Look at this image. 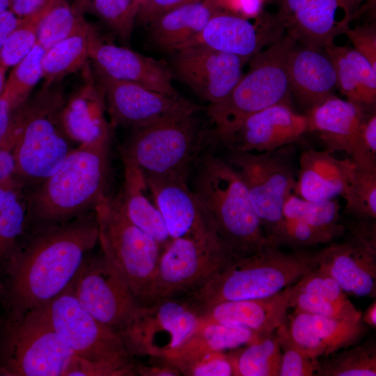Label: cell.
<instances>
[{
	"mask_svg": "<svg viewBox=\"0 0 376 376\" xmlns=\"http://www.w3.org/2000/svg\"><path fill=\"white\" fill-rule=\"evenodd\" d=\"M98 242L95 211L36 227L9 260L0 282L5 316L15 319L61 293Z\"/></svg>",
	"mask_w": 376,
	"mask_h": 376,
	"instance_id": "cell-1",
	"label": "cell"
},
{
	"mask_svg": "<svg viewBox=\"0 0 376 376\" xmlns=\"http://www.w3.org/2000/svg\"><path fill=\"white\" fill-rule=\"evenodd\" d=\"M109 141L110 137L77 146L54 173L29 191V230L94 210L106 195Z\"/></svg>",
	"mask_w": 376,
	"mask_h": 376,
	"instance_id": "cell-2",
	"label": "cell"
},
{
	"mask_svg": "<svg viewBox=\"0 0 376 376\" xmlns=\"http://www.w3.org/2000/svg\"><path fill=\"white\" fill-rule=\"evenodd\" d=\"M318 265V251L285 252L266 244L249 256L232 260L184 297L197 313L223 301L264 298L295 284Z\"/></svg>",
	"mask_w": 376,
	"mask_h": 376,
	"instance_id": "cell-3",
	"label": "cell"
},
{
	"mask_svg": "<svg viewBox=\"0 0 376 376\" xmlns=\"http://www.w3.org/2000/svg\"><path fill=\"white\" fill-rule=\"evenodd\" d=\"M193 191L235 260L268 244L247 189L229 163L207 153L199 164Z\"/></svg>",
	"mask_w": 376,
	"mask_h": 376,
	"instance_id": "cell-4",
	"label": "cell"
},
{
	"mask_svg": "<svg viewBox=\"0 0 376 376\" xmlns=\"http://www.w3.org/2000/svg\"><path fill=\"white\" fill-rule=\"evenodd\" d=\"M65 102L53 85L43 86L15 114L18 136L14 175L31 190L54 173L75 148L61 123Z\"/></svg>",
	"mask_w": 376,
	"mask_h": 376,
	"instance_id": "cell-5",
	"label": "cell"
},
{
	"mask_svg": "<svg viewBox=\"0 0 376 376\" xmlns=\"http://www.w3.org/2000/svg\"><path fill=\"white\" fill-rule=\"evenodd\" d=\"M297 40L289 33L253 56L242 75L223 101L209 104L207 116L212 137L224 135L249 116L271 106L288 104L290 93L287 64Z\"/></svg>",
	"mask_w": 376,
	"mask_h": 376,
	"instance_id": "cell-6",
	"label": "cell"
},
{
	"mask_svg": "<svg viewBox=\"0 0 376 376\" xmlns=\"http://www.w3.org/2000/svg\"><path fill=\"white\" fill-rule=\"evenodd\" d=\"M195 113L169 115L132 128L120 149L121 157L134 164L146 177L188 175L204 139Z\"/></svg>",
	"mask_w": 376,
	"mask_h": 376,
	"instance_id": "cell-7",
	"label": "cell"
},
{
	"mask_svg": "<svg viewBox=\"0 0 376 376\" xmlns=\"http://www.w3.org/2000/svg\"><path fill=\"white\" fill-rule=\"evenodd\" d=\"M94 211L101 252L145 304L163 248L127 219L117 196L104 195Z\"/></svg>",
	"mask_w": 376,
	"mask_h": 376,
	"instance_id": "cell-8",
	"label": "cell"
},
{
	"mask_svg": "<svg viewBox=\"0 0 376 376\" xmlns=\"http://www.w3.org/2000/svg\"><path fill=\"white\" fill-rule=\"evenodd\" d=\"M290 145L256 152L230 151L229 164L244 182L268 244H283V207L293 194L296 177Z\"/></svg>",
	"mask_w": 376,
	"mask_h": 376,
	"instance_id": "cell-9",
	"label": "cell"
},
{
	"mask_svg": "<svg viewBox=\"0 0 376 376\" xmlns=\"http://www.w3.org/2000/svg\"><path fill=\"white\" fill-rule=\"evenodd\" d=\"M73 355L36 310L0 320V375H64Z\"/></svg>",
	"mask_w": 376,
	"mask_h": 376,
	"instance_id": "cell-10",
	"label": "cell"
},
{
	"mask_svg": "<svg viewBox=\"0 0 376 376\" xmlns=\"http://www.w3.org/2000/svg\"><path fill=\"white\" fill-rule=\"evenodd\" d=\"M233 260L217 235L172 239L162 252L143 305L190 295Z\"/></svg>",
	"mask_w": 376,
	"mask_h": 376,
	"instance_id": "cell-11",
	"label": "cell"
},
{
	"mask_svg": "<svg viewBox=\"0 0 376 376\" xmlns=\"http://www.w3.org/2000/svg\"><path fill=\"white\" fill-rule=\"evenodd\" d=\"M72 350L75 355L115 366L136 375L132 356L117 331L87 312L76 298L71 283L58 296L34 309Z\"/></svg>",
	"mask_w": 376,
	"mask_h": 376,
	"instance_id": "cell-12",
	"label": "cell"
},
{
	"mask_svg": "<svg viewBox=\"0 0 376 376\" xmlns=\"http://www.w3.org/2000/svg\"><path fill=\"white\" fill-rule=\"evenodd\" d=\"M198 313L185 297L139 305L116 331L132 356L164 357L196 329Z\"/></svg>",
	"mask_w": 376,
	"mask_h": 376,
	"instance_id": "cell-13",
	"label": "cell"
},
{
	"mask_svg": "<svg viewBox=\"0 0 376 376\" xmlns=\"http://www.w3.org/2000/svg\"><path fill=\"white\" fill-rule=\"evenodd\" d=\"M71 286L87 312L116 330L140 305L125 281L102 252L85 258Z\"/></svg>",
	"mask_w": 376,
	"mask_h": 376,
	"instance_id": "cell-14",
	"label": "cell"
},
{
	"mask_svg": "<svg viewBox=\"0 0 376 376\" xmlns=\"http://www.w3.org/2000/svg\"><path fill=\"white\" fill-rule=\"evenodd\" d=\"M96 76L112 127L135 128L169 115L201 109L183 97H172L137 83L116 79L97 70Z\"/></svg>",
	"mask_w": 376,
	"mask_h": 376,
	"instance_id": "cell-15",
	"label": "cell"
},
{
	"mask_svg": "<svg viewBox=\"0 0 376 376\" xmlns=\"http://www.w3.org/2000/svg\"><path fill=\"white\" fill-rule=\"evenodd\" d=\"M171 71L197 95L209 102L225 100L242 76V58L202 45L174 52Z\"/></svg>",
	"mask_w": 376,
	"mask_h": 376,
	"instance_id": "cell-16",
	"label": "cell"
},
{
	"mask_svg": "<svg viewBox=\"0 0 376 376\" xmlns=\"http://www.w3.org/2000/svg\"><path fill=\"white\" fill-rule=\"evenodd\" d=\"M366 111L332 95L308 111V132H314L329 153L345 152L356 166L376 171V161L367 154L362 140Z\"/></svg>",
	"mask_w": 376,
	"mask_h": 376,
	"instance_id": "cell-17",
	"label": "cell"
},
{
	"mask_svg": "<svg viewBox=\"0 0 376 376\" xmlns=\"http://www.w3.org/2000/svg\"><path fill=\"white\" fill-rule=\"evenodd\" d=\"M307 132L306 115L280 103L249 116L228 133L213 139L230 151L261 152L288 146Z\"/></svg>",
	"mask_w": 376,
	"mask_h": 376,
	"instance_id": "cell-18",
	"label": "cell"
},
{
	"mask_svg": "<svg viewBox=\"0 0 376 376\" xmlns=\"http://www.w3.org/2000/svg\"><path fill=\"white\" fill-rule=\"evenodd\" d=\"M187 177H146L170 237L201 239L217 235L210 217L189 187Z\"/></svg>",
	"mask_w": 376,
	"mask_h": 376,
	"instance_id": "cell-19",
	"label": "cell"
},
{
	"mask_svg": "<svg viewBox=\"0 0 376 376\" xmlns=\"http://www.w3.org/2000/svg\"><path fill=\"white\" fill-rule=\"evenodd\" d=\"M88 58L95 70L109 77L137 83L172 97H182L172 84L173 72L166 63L106 42L93 26L88 33Z\"/></svg>",
	"mask_w": 376,
	"mask_h": 376,
	"instance_id": "cell-20",
	"label": "cell"
},
{
	"mask_svg": "<svg viewBox=\"0 0 376 376\" xmlns=\"http://www.w3.org/2000/svg\"><path fill=\"white\" fill-rule=\"evenodd\" d=\"M318 267L341 287L347 295L376 296V244L352 235L318 251Z\"/></svg>",
	"mask_w": 376,
	"mask_h": 376,
	"instance_id": "cell-21",
	"label": "cell"
},
{
	"mask_svg": "<svg viewBox=\"0 0 376 376\" xmlns=\"http://www.w3.org/2000/svg\"><path fill=\"white\" fill-rule=\"evenodd\" d=\"M340 12L352 19L343 0H285L277 19L298 42L324 49L349 28Z\"/></svg>",
	"mask_w": 376,
	"mask_h": 376,
	"instance_id": "cell-22",
	"label": "cell"
},
{
	"mask_svg": "<svg viewBox=\"0 0 376 376\" xmlns=\"http://www.w3.org/2000/svg\"><path fill=\"white\" fill-rule=\"evenodd\" d=\"M295 283L269 297L223 301L205 308L198 313L196 327L216 323L246 328L261 335L274 332L286 319Z\"/></svg>",
	"mask_w": 376,
	"mask_h": 376,
	"instance_id": "cell-23",
	"label": "cell"
},
{
	"mask_svg": "<svg viewBox=\"0 0 376 376\" xmlns=\"http://www.w3.org/2000/svg\"><path fill=\"white\" fill-rule=\"evenodd\" d=\"M293 340L318 359L356 343L366 331L362 320H340L295 309L286 317Z\"/></svg>",
	"mask_w": 376,
	"mask_h": 376,
	"instance_id": "cell-24",
	"label": "cell"
},
{
	"mask_svg": "<svg viewBox=\"0 0 376 376\" xmlns=\"http://www.w3.org/2000/svg\"><path fill=\"white\" fill-rule=\"evenodd\" d=\"M287 70L290 93L308 111L334 95L336 74L324 49L297 42L288 56Z\"/></svg>",
	"mask_w": 376,
	"mask_h": 376,
	"instance_id": "cell-25",
	"label": "cell"
},
{
	"mask_svg": "<svg viewBox=\"0 0 376 376\" xmlns=\"http://www.w3.org/2000/svg\"><path fill=\"white\" fill-rule=\"evenodd\" d=\"M293 194L311 201L343 196L355 168L350 159H337L325 150L308 149L299 157Z\"/></svg>",
	"mask_w": 376,
	"mask_h": 376,
	"instance_id": "cell-26",
	"label": "cell"
},
{
	"mask_svg": "<svg viewBox=\"0 0 376 376\" xmlns=\"http://www.w3.org/2000/svg\"><path fill=\"white\" fill-rule=\"evenodd\" d=\"M270 29H263L245 19L221 12L214 15L202 32L189 45H202L209 48L249 61L269 41L281 36ZM188 45V46H189Z\"/></svg>",
	"mask_w": 376,
	"mask_h": 376,
	"instance_id": "cell-27",
	"label": "cell"
},
{
	"mask_svg": "<svg viewBox=\"0 0 376 376\" xmlns=\"http://www.w3.org/2000/svg\"><path fill=\"white\" fill-rule=\"evenodd\" d=\"M85 82L65 100L61 112L64 131L77 146L110 137L102 91L89 70Z\"/></svg>",
	"mask_w": 376,
	"mask_h": 376,
	"instance_id": "cell-28",
	"label": "cell"
},
{
	"mask_svg": "<svg viewBox=\"0 0 376 376\" xmlns=\"http://www.w3.org/2000/svg\"><path fill=\"white\" fill-rule=\"evenodd\" d=\"M290 307L340 320H362V313L338 283L318 267L295 283Z\"/></svg>",
	"mask_w": 376,
	"mask_h": 376,
	"instance_id": "cell-29",
	"label": "cell"
},
{
	"mask_svg": "<svg viewBox=\"0 0 376 376\" xmlns=\"http://www.w3.org/2000/svg\"><path fill=\"white\" fill-rule=\"evenodd\" d=\"M221 12L211 0L173 8L156 17L148 24L151 38L160 49L174 53L188 46L210 19Z\"/></svg>",
	"mask_w": 376,
	"mask_h": 376,
	"instance_id": "cell-30",
	"label": "cell"
},
{
	"mask_svg": "<svg viewBox=\"0 0 376 376\" xmlns=\"http://www.w3.org/2000/svg\"><path fill=\"white\" fill-rule=\"evenodd\" d=\"M124 165L123 189L116 196L123 213L134 225L152 237L163 248L171 242L163 218L141 169L130 161L122 158Z\"/></svg>",
	"mask_w": 376,
	"mask_h": 376,
	"instance_id": "cell-31",
	"label": "cell"
},
{
	"mask_svg": "<svg viewBox=\"0 0 376 376\" xmlns=\"http://www.w3.org/2000/svg\"><path fill=\"white\" fill-rule=\"evenodd\" d=\"M30 191L14 175L0 182V273L26 237Z\"/></svg>",
	"mask_w": 376,
	"mask_h": 376,
	"instance_id": "cell-32",
	"label": "cell"
},
{
	"mask_svg": "<svg viewBox=\"0 0 376 376\" xmlns=\"http://www.w3.org/2000/svg\"><path fill=\"white\" fill-rule=\"evenodd\" d=\"M324 49L334 66L340 93L366 110L375 109L376 69L353 48L332 43Z\"/></svg>",
	"mask_w": 376,
	"mask_h": 376,
	"instance_id": "cell-33",
	"label": "cell"
},
{
	"mask_svg": "<svg viewBox=\"0 0 376 376\" xmlns=\"http://www.w3.org/2000/svg\"><path fill=\"white\" fill-rule=\"evenodd\" d=\"M260 336L261 334L241 327L207 324L196 327L178 347L164 357L222 352L244 346Z\"/></svg>",
	"mask_w": 376,
	"mask_h": 376,
	"instance_id": "cell-34",
	"label": "cell"
},
{
	"mask_svg": "<svg viewBox=\"0 0 376 376\" xmlns=\"http://www.w3.org/2000/svg\"><path fill=\"white\" fill-rule=\"evenodd\" d=\"M230 351L233 376H279L281 350L276 331Z\"/></svg>",
	"mask_w": 376,
	"mask_h": 376,
	"instance_id": "cell-35",
	"label": "cell"
},
{
	"mask_svg": "<svg viewBox=\"0 0 376 376\" xmlns=\"http://www.w3.org/2000/svg\"><path fill=\"white\" fill-rule=\"evenodd\" d=\"M70 36L46 50L42 61L43 86H52L82 68L88 58V33Z\"/></svg>",
	"mask_w": 376,
	"mask_h": 376,
	"instance_id": "cell-36",
	"label": "cell"
},
{
	"mask_svg": "<svg viewBox=\"0 0 376 376\" xmlns=\"http://www.w3.org/2000/svg\"><path fill=\"white\" fill-rule=\"evenodd\" d=\"M339 209L337 200L311 201L292 194L284 203L283 217L302 221L336 238L345 232V225L340 222Z\"/></svg>",
	"mask_w": 376,
	"mask_h": 376,
	"instance_id": "cell-37",
	"label": "cell"
},
{
	"mask_svg": "<svg viewBox=\"0 0 376 376\" xmlns=\"http://www.w3.org/2000/svg\"><path fill=\"white\" fill-rule=\"evenodd\" d=\"M91 26L67 0H55L40 23L37 42L46 51L57 42L88 30Z\"/></svg>",
	"mask_w": 376,
	"mask_h": 376,
	"instance_id": "cell-38",
	"label": "cell"
},
{
	"mask_svg": "<svg viewBox=\"0 0 376 376\" xmlns=\"http://www.w3.org/2000/svg\"><path fill=\"white\" fill-rule=\"evenodd\" d=\"M315 375L375 376V338H370L359 345L319 361Z\"/></svg>",
	"mask_w": 376,
	"mask_h": 376,
	"instance_id": "cell-39",
	"label": "cell"
},
{
	"mask_svg": "<svg viewBox=\"0 0 376 376\" xmlns=\"http://www.w3.org/2000/svg\"><path fill=\"white\" fill-rule=\"evenodd\" d=\"M45 50L37 42L32 50L10 72L4 90L17 108L29 98V95L42 78V61Z\"/></svg>",
	"mask_w": 376,
	"mask_h": 376,
	"instance_id": "cell-40",
	"label": "cell"
},
{
	"mask_svg": "<svg viewBox=\"0 0 376 376\" xmlns=\"http://www.w3.org/2000/svg\"><path fill=\"white\" fill-rule=\"evenodd\" d=\"M343 197L347 214L354 218L376 219V171L355 165Z\"/></svg>",
	"mask_w": 376,
	"mask_h": 376,
	"instance_id": "cell-41",
	"label": "cell"
},
{
	"mask_svg": "<svg viewBox=\"0 0 376 376\" xmlns=\"http://www.w3.org/2000/svg\"><path fill=\"white\" fill-rule=\"evenodd\" d=\"M52 3L40 12L21 18L0 49L1 65L7 69L14 67L32 50L37 43L40 23Z\"/></svg>",
	"mask_w": 376,
	"mask_h": 376,
	"instance_id": "cell-42",
	"label": "cell"
},
{
	"mask_svg": "<svg viewBox=\"0 0 376 376\" xmlns=\"http://www.w3.org/2000/svg\"><path fill=\"white\" fill-rule=\"evenodd\" d=\"M164 358L176 368L181 375L233 376L228 352H203Z\"/></svg>",
	"mask_w": 376,
	"mask_h": 376,
	"instance_id": "cell-43",
	"label": "cell"
},
{
	"mask_svg": "<svg viewBox=\"0 0 376 376\" xmlns=\"http://www.w3.org/2000/svg\"><path fill=\"white\" fill-rule=\"evenodd\" d=\"M281 350L279 376L315 375L319 361L311 358L292 338L285 320L276 329Z\"/></svg>",
	"mask_w": 376,
	"mask_h": 376,
	"instance_id": "cell-44",
	"label": "cell"
},
{
	"mask_svg": "<svg viewBox=\"0 0 376 376\" xmlns=\"http://www.w3.org/2000/svg\"><path fill=\"white\" fill-rule=\"evenodd\" d=\"M98 15L123 40L132 36L139 6L134 0H92Z\"/></svg>",
	"mask_w": 376,
	"mask_h": 376,
	"instance_id": "cell-45",
	"label": "cell"
},
{
	"mask_svg": "<svg viewBox=\"0 0 376 376\" xmlns=\"http://www.w3.org/2000/svg\"><path fill=\"white\" fill-rule=\"evenodd\" d=\"M64 375L81 376H130L131 372L113 365L92 361L73 355Z\"/></svg>",
	"mask_w": 376,
	"mask_h": 376,
	"instance_id": "cell-46",
	"label": "cell"
},
{
	"mask_svg": "<svg viewBox=\"0 0 376 376\" xmlns=\"http://www.w3.org/2000/svg\"><path fill=\"white\" fill-rule=\"evenodd\" d=\"M353 45V49L366 58L376 69V30L373 25L348 28L345 33Z\"/></svg>",
	"mask_w": 376,
	"mask_h": 376,
	"instance_id": "cell-47",
	"label": "cell"
},
{
	"mask_svg": "<svg viewBox=\"0 0 376 376\" xmlns=\"http://www.w3.org/2000/svg\"><path fill=\"white\" fill-rule=\"evenodd\" d=\"M14 117L8 134L0 141V182L13 175L15 173V151L18 128Z\"/></svg>",
	"mask_w": 376,
	"mask_h": 376,
	"instance_id": "cell-48",
	"label": "cell"
},
{
	"mask_svg": "<svg viewBox=\"0 0 376 376\" xmlns=\"http://www.w3.org/2000/svg\"><path fill=\"white\" fill-rule=\"evenodd\" d=\"M203 0H146L140 6L136 20L148 24L156 17L179 6Z\"/></svg>",
	"mask_w": 376,
	"mask_h": 376,
	"instance_id": "cell-49",
	"label": "cell"
},
{
	"mask_svg": "<svg viewBox=\"0 0 376 376\" xmlns=\"http://www.w3.org/2000/svg\"><path fill=\"white\" fill-rule=\"evenodd\" d=\"M222 12L230 13L245 19L257 17L263 0H211Z\"/></svg>",
	"mask_w": 376,
	"mask_h": 376,
	"instance_id": "cell-50",
	"label": "cell"
},
{
	"mask_svg": "<svg viewBox=\"0 0 376 376\" xmlns=\"http://www.w3.org/2000/svg\"><path fill=\"white\" fill-rule=\"evenodd\" d=\"M158 361L150 364L135 363L136 375L141 376H180V372L165 358L158 357Z\"/></svg>",
	"mask_w": 376,
	"mask_h": 376,
	"instance_id": "cell-51",
	"label": "cell"
},
{
	"mask_svg": "<svg viewBox=\"0 0 376 376\" xmlns=\"http://www.w3.org/2000/svg\"><path fill=\"white\" fill-rule=\"evenodd\" d=\"M55 0H10L9 10L19 18L33 15L51 5Z\"/></svg>",
	"mask_w": 376,
	"mask_h": 376,
	"instance_id": "cell-52",
	"label": "cell"
},
{
	"mask_svg": "<svg viewBox=\"0 0 376 376\" xmlns=\"http://www.w3.org/2000/svg\"><path fill=\"white\" fill-rule=\"evenodd\" d=\"M18 109L13 104L7 92L3 90L0 95V141L8 134L14 115Z\"/></svg>",
	"mask_w": 376,
	"mask_h": 376,
	"instance_id": "cell-53",
	"label": "cell"
},
{
	"mask_svg": "<svg viewBox=\"0 0 376 376\" xmlns=\"http://www.w3.org/2000/svg\"><path fill=\"white\" fill-rule=\"evenodd\" d=\"M20 19L9 9L0 13V49Z\"/></svg>",
	"mask_w": 376,
	"mask_h": 376,
	"instance_id": "cell-54",
	"label": "cell"
},
{
	"mask_svg": "<svg viewBox=\"0 0 376 376\" xmlns=\"http://www.w3.org/2000/svg\"><path fill=\"white\" fill-rule=\"evenodd\" d=\"M363 322L373 329L376 328V301L375 299L368 306L362 315Z\"/></svg>",
	"mask_w": 376,
	"mask_h": 376,
	"instance_id": "cell-55",
	"label": "cell"
},
{
	"mask_svg": "<svg viewBox=\"0 0 376 376\" xmlns=\"http://www.w3.org/2000/svg\"><path fill=\"white\" fill-rule=\"evenodd\" d=\"M92 6V0H75L72 8L79 15L84 13Z\"/></svg>",
	"mask_w": 376,
	"mask_h": 376,
	"instance_id": "cell-56",
	"label": "cell"
},
{
	"mask_svg": "<svg viewBox=\"0 0 376 376\" xmlns=\"http://www.w3.org/2000/svg\"><path fill=\"white\" fill-rule=\"evenodd\" d=\"M362 1L363 0H343L346 10L351 17Z\"/></svg>",
	"mask_w": 376,
	"mask_h": 376,
	"instance_id": "cell-57",
	"label": "cell"
},
{
	"mask_svg": "<svg viewBox=\"0 0 376 376\" xmlns=\"http://www.w3.org/2000/svg\"><path fill=\"white\" fill-rule=\"evenodd\" d=\"M7 68L0 64V95L2 94L6 85V73Z\"/></svg>",
	"mask_w": 376,
	"mask_h": 376,
	"instance_id": "cell-58",
	"label": "cell"
},
{
	"mask_svg": "<svg viewBox=\"0 0 376 376\" xmlns=\"http://www.w3.org/2000/svg\"><path fill=\"white\" fill-rule=\"evenodd\" d=\"M10 0H0V13L9 9Z\"/></svg>",
	"mask_w": 376,
	"mask_h": 376,
	"instance_id": "cell-59",
	"label": "cell"
},
{
	"mask_svg": "<svg viewBox=\"0 0 376 376\" xmlns=\"http://www.w3.org/2000/svg\"><path fill=\"white\" fill-rule=\"evenodd\" d=\"M139 6V8L141 5L146 1V0H134Z\"/></svg>",
	"mask_w": 376,
	"mask_h": 376,
	"instance_id": "cell-60",
	"label": "cell"
}]
</instances>
